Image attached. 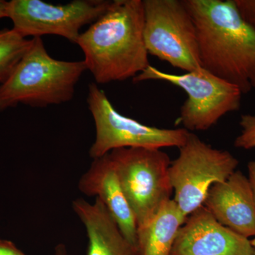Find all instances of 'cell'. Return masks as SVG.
Returning a JSON list of instances; mask_svg holds the SVG:
<instances>
[{"label": "cell", "mask_w": 255, "mask_h": 255, "mask_svg": "<svg viewBox=\"0 0 255 255\" xmlns=\"http://www.w3.org/2000/svg\"><path fill=\"white\" fill-rule=\"evenodd\" d=\"M195 23L201 67L239 87L255 89V31L234 0H184Z\"/></svg>", "instance_id": "obj_1"}, {"label": "cell", "mask_w": 255, "mask_h": 255, "mask_svg": "<svg viewBox=\"0 0 255 255\" xmlns=\"http://www.w3.org/2000/svg\"><path fill=\"white\" fill-rule=\"evenodd\" d=\"M143 31V1L114 0L105 14L81 33L76 44L96 83L133 79L150 65Z\"/></svg>", "instance_id": "obj_2"}, {"label": "cell", "mask_w": 255, "mask_h": 255, "mask_svg": "<svg viewBox=\"0 0 255 255\" xmlns=\"http://www.w3.org/2000/svg\"><path fill=\"white\" fill-rule=\"evenodd\" d=\"M33 42L9 78L0 84V112L19 104L46 107L68 102L87 71L83 60L65 61L52 58L41 37Z\"/></svg>", "instance_id": "obj_3"}, {"label": "cell", "mask_w": 255, "mask_h": 255, "mask_svg": "<svg viewBox=\"0 0 255 255\" xmlns=\"http://www.w3.org/2000/svg\"><path fill=\"white\" fill-rule=\"evenodd\" d=\"M109 155L137 228H141L172 199L173 189L169 175L172 161L160 149L121 148Z\"/></svg>", "instance_id": "obj_4"}, {"label": "cell", "mask_w": 255, "mask_h": 255, "mask_svg": "<svg viewBox=\"0 0 255 255\" xmlns=\"http://www.w3.org/2000/svg\"><path fill=\"white\" fill-rule=\"evenodd\" d=\"M132 80H159L182 89L187 98L178 121L189 132L209 130L225 115L241 108L243 94L239 87L203 68L175 75L149 65Z\"/></svg>", "instance_id": "obj_5"}, {"label": "cell", "mask_w": 255, "mask_h": 255, "mask_svg": "<svg viewBox=\"0 0 255 255\" xmlns=\"http://www.w3.org/2000/svg\"><path fill=\"white\" fill-rule=\"evenodd\" d=\"M179 149V155L171 162L169 175L173 200L187 218L204 205L210 188L236 172L239 161L228 151L214 148L191 132Z\"/></svg>", "instance_id": "obj_6"}, {"label": "cell", "mask_w": 255, "mask_h": 255, "mask_svg": "<svg viewBox=\"0 0 255 255\" xmlns=\"http://www.w3.org/2000/svg\"><path fill=\"white\" fill-rule=\"evenodd\" d=\"M95 122L96 137L89 154L99 158L112 150L130 147L161 149L182 147L189 131L186 129L150 127L119 113L97 83L89 85L87 100Z\"/></svg>", "instance_id": "obj_7"}, {"label": "cell", "mask_w": 255, "mask_h": 255, "mask_svg": "<svg viewBox=\"0 0 255 255\" xmlns=\"http://www.w3.org/2000/svg\"><path fill=\"white\" fill-rule=\"evenodd\" d=\"M143 6L148 54L187 73L202 68L195 23L184 0H143Z\"/></svg>", "instance_id": "obj_8"}, {"label": "cell", "mask_w": 255, "mask_h": 255, "mask_svg": "<svg viewBox=\"0 0 255 255\" xmlns=\"http://www.w3.org/2000/svg\"><path fill=\"white\" fill-rule=\"evenodd\" d=\"M111 3L75 0L54 5L41 0H11L8 1L7 18L12 21L13 29L24 38L56 35L77 43L82 28L100 18Z\"/></svg>", "instance_id": "obj_9"}, {"label": "cell", "mask_w": 255, "mask_h": 255, "mask_svg": "<svg viewBox=\"0 0 255 255\" xmlns=\"http://www.w3.org/2000/svg\"><path fill=\"white\" fill-rule=\"evenodd\" d=\"M170 255H255L249 238L218 222L205 206L188 216Z\"/></svg>", "instance_id": "obj_10"}, {"label": "cell", "mask_w": 255, "mask_h": 255, "mask_svg": "<svg viewBox=\"0 0 255 255\" xmlns=\"http://www.w3.org/2000/svg\"><path fill=\"white\" fill-rule=\"evenodd\" d=\"M218 222L247 238L255 237V202L249 179L236 170L210 188L204 205Z\"/></svg>", "instance_id": "obj_11"}, {"label": "cell", "mask_w": 255, "mask_h": 255, "mask_svg": "<svg viewBox=\"0 0 255 255\" xmlns=\"http://www.w3.org/2000/svg\"><path fill=\"white\" fill-rule=\"evenodd\" d=\"M78 189L85 195L100 199L110 211L124 236L137 248L136 221L124 195L109 153L93 159L90 168L80 177Z\"/></svg>", "instance_id": "obj_12"}, {"label": "cell", "mask_w": 255, "mask_h": 255, "mask_svg": "<svg viewBox=\"0 0 255 255\" xmlns=\"http://www.w3.org/2000/svg\"><path fill=\"white\" fill-rule=\"evenodd\" d=\"M72 207L86 230L87 255H140L100 199L96 198L91 204L78 198L73 201Z\"/></svg>", "instance_id": "obj_13"}, {"label": "cell", "mask_w": 255, "mask_h": 255, "mask_svg": "<svg viewBox=\"0 0 255 255\" xmlns=\"http://www.w3.org/2000/svg\"><path fill=\"white\" fill-rule=\"evenodd\" d=\"M187 219L173 199L166 202L147 224L137 228L140 255H170L178 231Z\"/></svg>", "instance_id": "obj_14"}, {"label": "cell", "mask_w": 255, "mask_h": 255, "mask_svg": "<svg viewBox=\"0 0 255 255\" xmlns=\"http://www.w3.org/2000/svg\"><path fill=\"white\" fill-rule=\"evenodd\" d=\"M32 42V38L21 36L13 28L0 30V84L9 78Z\"/></svg>", "instance_id": "obj_15"}, {"label": "cell", "mask_w": 255, "mask_h": 255, "mask_svg": "<svg viewBox=\"0 0 255 255\" xmlns=\"http://www.w3.org/2000/svg\"><path fill=\"white\" fill-rule=\"evenodd\" d=\"M241 134L235 140V147L250 150L255 148V114H243L240 121Z\"/></svg>", "instance_id": "obj_16"}, {"label": "cell", "mask_w": 255, "mask_h": 255, "mask_svg": "<svg viewBox=\"0 0 255 255\" xmlns=\"http://www.w3.org/2000/svg\"><path fill=\"white\" fill-rule=\"evenodd\" d=\"M234 2L241 18L255 31V0H234Z\"/></svg>", "instance_id": "obj_17"}, {"label": "cell", "mask_w": 255, "mask_h": 255, "mask_svg": "<svg viewBox=\"0 0 255 255\" xmlns=\"http://www.w3.org/2000/svg\"><path fill=\"white\" fill-rule=\"evenodd\" d=\"M0 255H26L11 241L0 240Z\"/></svg>", "instance_id": "obj_18"}, {"label": "cell", "mask_w": 255, "mask_h": 255, "mask_svg": "<svg viewBox=\"0 0 255 255\" xmlns=\"http://www.w3.org/2000/svg\"><path fill=\"white\" fill-rule=\"evenodd\" d=\"M248 179L251 183L255 202V160L250 161L248 164Z\"/></svg>", "instance_id": "obj_19"}, {"label": "cell", "mask_w": 255, "mask_h": 255, "mask_svg": "<svg viewBox=\"0 0 255 255\" xmlns=\"http://www.w3.org/2000/svg\"><path fill=\"white\" fill-rule=\"evenodd\" d=\"M8 1L0 0V18L7 17Z\"/></svg>", "instance_id": "obj_20"}, {"label": "cell", "mask_w": 255, "mask_h": 255, "mask_svg": "<svg viewBox=\"0 0 255 255\" xmlns=\"http://www.w3.org/2000/svg\"><path fill=\"white\" fill-rule=\"evenodd\" d=\"M55 255H70L65 245L60 243L55 248Z\"/></svg>", "instance_id": "obj_21"}, {"label": "cell", "mask_w": 255, "mask_h": 255, "mask_svg": "<svg viewBox=\"0 0 255 255\" xmlns=\"http://www.w3.org/2000/svg\"><path fill=\"white\" fill-rule=\"evenodd\" d=\"M251 242L252 246H253V248H254L255 255V237L254 239L252 240V241H251Z\"/></svg>", "instance_id": "obj_22"}]
</instances>
